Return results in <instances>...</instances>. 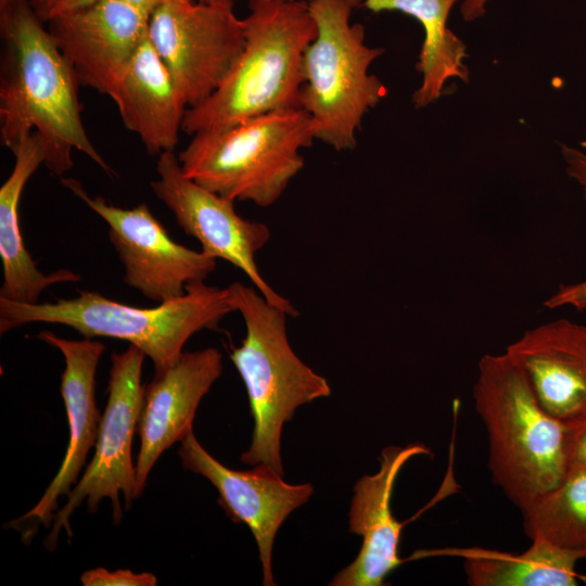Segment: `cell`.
<instances>
[{"mask_svg": "<svg viewBox=\"0 0 586 586\" xmlns=\"http://www.w3.org/2000/svg\"><path fill=\"white\" fill-rule=\"evenodd\" d=\"M156 173L157 179L150 183L152 191L184 233L200 242L201 251L232 264L270 304L290 317L298 316L293 304L268 284L256 264V254L270 240L268 226L241 217L233 201L188 178L174 151L158 155Z\"/></svg>", "mask_w": 586, "mask_h": 586, "instance_id": "obj_10", "label": "cell"}, {"mask_svg": "<svg viewBox=\"0 0 586 586\" xmlns=\"http://www.w3.org/2000/svg\"><path fill=\"white\" fill-rule=\"evenodd\" d=\"M148 37L188 107L221 84L244 47L242 18L231 4L176 0L149 18Z\"/></svg>", "mask_w": 586, "mask_h": 586, "instance_id": "obj_9", "label": "cell"}, {"mask_svg": "<svg viewBox=\"0 0 586 586\" xmlns=\"http://www.w3.org/2000/svg\"><path fill=\"white\" fill-rule=\"evenodd\" d=\"M247 10L243 50L219 87L187 109V135L301 107L303 56L317 34L307 1L249 0Z\"/></svg>", "mask_w": 586, "mask_h": 586, "instance_id": "obj_2", "label": "cell"}, {"mask_svg": "<svg viewBox=\"0 0 586 586\" xmlns=\"http://www.w3.org/2000/svg\"><path fill=\"white\" fill-rule=\"evenodd\" d=\"M428 454L430 449L420 443L388 446L381 453L378 472L357 481L348 518L349 532L361 537V547L355 560L337 572L329 585L382 586L403 564L398 550L405 523L393 515V488L403 467L411 458Z\"/></svg>", "mask_w": 586, "mask_h": 586, "instance_id": "obj_15", "label": "cell"}, {"mask_svg": "<svg viewBox=\"0 0 586 586\" xmlns=\"http://www.w3.org/2000/svg\"><path fill=\"white\" fill-rule=\"evenodd\" d=\"M13 155V169L0 188V257L3 268L0 297L37 303L48 286L77 282L81 277L68 269L46 275L28 253L22 235L18 207L26 182L44 164V151L37 132L25 137Z\"/></svg>", "mask_w": 586, "mask_h": 586, "instance_id": "obj_19", "label": "cell"}, {"mask_svg": "<svg viewBox=\"0 0 586 586\" xmlns=\"http://www.w3.org/2000/svg\"><path fill=\"white\" fill-rule=\"evenodd\" d=\"M201 3H209V4H231L234 5V3L239 0H195Z\"/></svg>", "mask_w": 586, "mask_h": 586, "instance_id": "obj_30", "label": "cell"}, {"mask_svg": "<svg viewBox=\"0 0 586 586\" xmlns=\"http://www.w3.org/2000/svg\"><path fill=\"white\" fill-rule=\"evenodd\" d=\"M531 542L520 553L482 547L451 548L448 553L463 560L471 586H576L586 582L576 571L586 552L539 538Z\"/></svg>", "mask_w": 586, "mask_h": 586, "instance_id": "obj_20", "label": "cell"}, {"mask_svg": "<svg viewBox=\"0 0 586 586\" xmlns=\"http://www.w3.org/2000/svg\"><path fill=\"white\" fill-rule=\"evenodd\" d=\"M62 183L106 222L124 265V282L148 300L162 304L178 298L215 270L216 258L175 242L145 203L122 208L89 195L76 179Z\"/></svg>", "mask_w": 586, "mask_h": 586, "instance_id": "obj_11", "label": "cell"}, {"mask_svg": "<svg viewBox=\"0 0 586 586\" xmlns=\"http://www.w3.org/2000/svg\"><path fill=\"white\" fill-rule=\"evenodd\" d=\"M314 140L308 114L289 109L198 132L177 156L183 174L202 187L268 207L303 169L302 151Z\"/></svg>", "mask_w": 586, "mask_h": 586, "instance_id": "obj_7", "label": "cell"}, {"mask_svg": "<svg viewBox=\"0 0 586 586\" xmlns=\"http://www.w3.org/2000/svg\"><path fill=\"white\" fill-rule=\"evenodd\" d=\"M561 153L566 174L582 188L586 204V153L566 144H561Z\"/></svg>", "mask_w": 586, "mask_h": 586, "instance_id": "obj_26", "label": "cell"}, {"mask_svg": "<svg viewBox=\"0 0 586 586\" xmlns=\"http://www.w3.org/2000/svg\"><path fill=\"white\" fill-rule=\"evenodd\" d=\"M227 289L245 324V336L229 357L245 385L254 419L251 446L240 460L249 466L265 463L283 474L280 445L284 423L300 406L330 396L331 387L292 349L285 311L253 285L233 282Z\"/></svg>", "mask_w": 586, "mask_h": 586, "instance_id": "obj_5", "label": "cell"}, {"mask_svg": "<svg viewBox=\"0 0 586 586\" xmlns=\"http://www.w3.org/2000/svg\"><path fill=\"white\" fill-rule=\"evenodd\" d=\"M544 306L549 309L570 306L581 311L586 310V280L561 285L545 301Z\"/></svg>", "mask_w": 586, "mask_h": 586, "instance_id": "obj_25", "label": "cell"}, {"mask_svg": "<svg viewBox=\"0 0 586 586\" xmlns=\"http://www.w3.org/2000/svg\"><path fill=\"white\" fill-rule=\"evenodd\" d=\"M459 0H360V5L373 13L400 12L416 18L422 26L424 39L416 64L421 84L412 94L416 109L437 101L447 80L458 78L469 82L464 64L467 47L447 27L453 7Z\"/></svg>", "mask_w": 586, "mask_h": 586, "instance_id": "obj_21", "label": "cell"}, {"mask_svg": "<svg viewBox=\"0 0 586 586\" xmlns=\"http://www.w3.org/2000/svg\"><path fill=\"white\" fill-rule=\"evenodd\" d=\"M232 311L235 309L228 289L204 282L189 285L182 296L151 308L129 306L91 291L47 303L0 297V332L33 322L67 326L85 337L129 342L152 360L158 372L178 359L194 333L217 329Z\"/></svg>", "mask_w": 586, "mask_h": 586, "instance_id": "obj_4", "label": "cell"}, {"mask_svg": "<svg viewBox=\"0 0 586 586\" xmlns=\"http://www.w3.org/2000/svg\"><path fill=\"white\" fill-rule=\"evenodd\" d=\"M80 582L84 586H155L157 578L148 572L135 573L128 569L109 571L95 568L85 571Z\"/></svg>", "mask_w": 586, "mask_h": 586, "instance_id": "obj_23", "label": "cell"}, {"mask_svg": "<svg viewBox=\"0 0 586 586\" xmlns=\"http://www.w3.org/2000/svg\"><path fill=\"white\" fill-rule=\"evenodd\" d=\"M144 357V353L135 345H129L125 352L112 354L107 403L101 417L95 450L81 477L67 495V501L53 517V524L44 540L47 549L52 550L56 546L63 528L72 537L69 518L84 500L88 510L95 512L102 499H110L114 521L119 523L123 513L119 496H124L127 506L136 498L131 444L144 398L145 386L141 382Z\"/></svg>", "mask_w": 586, "mask_h": 586, "instance_id": "obj_8", "label": "cell"}, {"mask_svg": "<svg viewBox=\"0 0 586 586\" xmlns=\"http://www.w3.org/2000/svg\"><path fill=\"white\" fill-rule=\"evenodd\" d=\"M37 337L58 348L64 357L61 395L68 421V444L58 473L39 501L9 524L29 522L49 528L60 497L68 495L77 483L88 453L97 442L101 416L95 405V372L105 346L90 337L66 340L48 330L39 332Z\"/></svg>", "mask_w": 586, "mask_h": 586, "instance_id": "obj_16", "label": "cell"}, {"mask_svg": "<svg viewBox=\"0 0 586 586\" xmlns=\"http://www.w3.org/2000/svg\"><path fill=\"white\" fill-rule=\"evenodd\" d=\"M111 99L150 155L175 150L188 104L148 36Z\"/></svg>", "mask_w": 586, "mask_h": 586, "instance_id": "obj_18", "label": "cell"}, {"mask_svg": "<svg viewBox=\"0 0 586 586\" xmlns=\"http://www.w3.org/2000/svg\"><path fill=\"white\" fill-rule=\"evenodd\" d=\"M221 373L222 356L214 347L182 352L171 366L155 372L144 388L137 429L136 497L162 454L193 431L199 404Z\"/></svg>", "mask_w": 586, "mask_h": 586, "instance_id": "obj_14", "label": "cell"}, {"mask_svg": "<svg viewBox=\"0 0 586 586\" xmlns=\"http://www.w3.org/2000/svg\"><path fill=\"white\" fill-rule=\"evenodd\" d=\"M43 24L27 0H10L0 9L1 143L13 154L35 131L42 142L43 165L54 175L72 169L74 150L113 175L85 128L79 81Z\"/></svg>", "mask_w": 586, "mask_h": 586, "instance_id": "obj_1", "label": "cell"}, {"mask_svg": "<svg viewBox=\"0 0 586 586\" xmlns=\"http://www.w3.org/2000/svg\"><path fill=\"white\" fill-rule=\"evenodd\" d=\"M472 395L487 432L492 479L522 510L570 470L571 426L540 406L506 352L481 358Z\"/></svg>", "mask_w": 586, "mask_h": 586, "instance_id": "obj_3", "label": "cell"}, {"mask_svg": "<svg viewBox=\"0 0 586 586\" xmlns=\"http://www.w3.org/2000/svg\"><path fill=\"white\" fill-rule=\"evenodd\" d=\"M317 34L303 56L300 106L315 140L337 152L354 150L366 114L387 94L370 74L384 49L366 43L364 25L352 23L360 0H307Z\"/></svg>", "mask_w": 586, "mask_h": 586, "instance_id": "obj_6", "label": "cell"}, {"mask_svg": "<svg viewBox=\"0 0 586 586\" xmlns=\"http://www.w3.org/2000/svg\"><path fill=\"white\" fill-rule=\"evenodd\" d=\"M586 466V420L570 431V468Z\"/></svg>", "mask_w": 586, "mask_h": 586, "instance_id": "obj_27", "label": "cell"}, {"mask_svg": "<svg viewBox=\"0 0 586 586\" xmlns=\"http://www.w3.org/2000/svg\"><path fill=\"white\" fill-rule=\"evenodd\" d=\"M530 539L586 552V466L572 467L552 489L521 510Z\"/></svg>", "mask_w": 586, "mask_h": 586, "instance_id": "obj_22", "label": "cell"}, {"mask_svg": "<svg viewBox=\"0 0 586 586\" xmlns=\"http://www.w3.org/2000/svg\"><path fill=\"white\" fill-rule=\"evenodd\" d=\"M178 455L184 470L212 483L227 515L250 528L263 568V585H276L271 569L276 535L288 515L310 499L313 485L289 484L282 479L283 474L265 463L247 471L230 469L199 443L193 431L180 442Z\"/></svg>", "mask_w": 586, "mask_h": 586, "instance_id": "obj_12", "label": "cell"}, {"mask_svg": "<svg viewBox=\"0 0 586 586\" xmlns=\"http://www.w3.org/2000/svg\"><path fill=\"white\" fill-rule=\"evenodd\" d=\"M150 16L123 0H98L48 23L79 85L111 98L142 41Z\"/></svg>", "mask_w": 586, "mask_h": 586, "instance_id": "obj_13", "label": "cell"}, {"mask_svg": "<svg viewBox=\"0 0 586 586\" xmlns=\"http://www.w3.org/2000/svg\"><path fill=\"white\" fill-rule=\"evenodd\" d=\"M36 15L49 23L53 18L72 13L98 0H27Z\"/></svg>", "mask_w": 586, "mask_h": 586, "instance_id": "obj_24", "label": "cell"}, {"mask_svg": "<svg viewBox=\"0 0 586 586\" xmlns=\"http://www.w3.org/2000/svg\"><path fill=\"white\" fill-rule=\"evenodd\" d=\"M505 352L549 415L568 426L586 420V326L553 320L526 330Z\"/></svg>", "mask_w": 586, "mask_h": 586, "instance_id": "obj_17", "label": "cell"}, {"mask_svg": "<svg viewBox=\"0 0 586 586\" xmlns=\"http://www.w3.org/2000/svg\"><path fill=\"white\" fill-rule=\"evenodd\" d=\"M10 0H0V9L4 8Z\"/></svg>", "mask_w": 586, "mask_h": 586, "instance_id": "obj_31", "label": "cell"}, {"mask_svg": "<svg viewBox=\"0 0 586 586\" xmlns=\"http://www.w3.org/2000/svg\"><path fill=\"white\" fill-rule=\"evenodd\" d=\"M146 15H151L158 7L176 0H123ZM195 1V0H194Z\"/></svg>", "mask_w": 586, "mask_h": 586, "instance_id": "obj_29", "label": "cell"}, {"mask_svg": "<svg viewBox=\"0 0 586 586\" xmlns=\"http://www.w3.org/2000/svg\"><path fill=\"white\" fill-rule=\"evenodd\" d=\"M487 2L488 0H462L460 13L463 21L472 22L483 16L486 12L485 5Z\"/></svg>", "mask_w": 586, "mask_h": 586, "instance_id": "obj_28", "label": "cell"}]
</instances>
